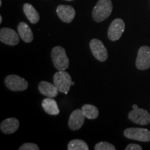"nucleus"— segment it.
I'll use <instances>...</instances> for the list:
<instances>
[{
	"label": "nucleus",
	"instance_id": "25",
	"mask_svg": "<svg viewBox=\"0 0 150 150\" xmlns=\"http://www.w3.org/2000/svg\"><path fill=\"white\" fill-rule=\"evenodd\" d=\"M1 4H2V3H1V1L0 0V6H1Z\"/></svg>",
	"mask_w": 150,
	"mask_h": 150
},
{
	"label": "nucleus",
	"instance_id": "19",
	"mask_svg": "<svg viewBox=\"0 0 150 150\" xmlns=\"http://www.w3.org/2000/svg\"><path fill=\"white\" fill-rule=\"evenodd\" d=\"M68 150H88L89 147L87 143L80 139H74L70 141L67 145Z\"/></svg>",
	"mask_w": 150,
	"mask_h": 150
},
{
	"label": "nucleus",
	"instance_id": "8",
	"mask_svg": "<svg viewBox=\"0 0 150 150\" xmlns=\"http://www.w3.org/2000/svg\"><path fill=\"white\" fill-rule=\"evenodd\" d=\"M136 67L138 70H145L150 67V47L142 46L139 49L136 61Z\"/></svg>",
	"mask_w": 150,
	"mask_h": 150
},
{
	"label": "nucleus",
	"instance_id": "13",
	"mask_svg": "<svg viewBox=\"0 0 150 150\" xmlns=\"http://www.w3.org/2000/svg\"><path fill=\"white\" fill-rule=\"evenodd\" d=\"M20 127L18 120L15 117L7 118L1 122L0 125L1 132L5 134H11L16 132Z\"/></svg>",
	"mask_w": 150,
	"mask_h": 150
},
{
	"label": "nucleus",
	"instance_id": "14",
	"mask_svg": "<svg viewBox=\"0 0 150 150\" xmlns=\"http://www.w3.org/2000/svg\"><path fill=\"white\" fill-rule=\"evenodd\" d=\"M38 90L42 95L47 97H55L57 96L58 93L59 92L54 84L47 81H42L39 83Z\"/></svg>",
	"mask_w": 150,
	"mask_h": 150
},
{
	"label": "nucleus",
	"instance_id": "17",
	"mask_svg": "<svg viewBox=\"0 0 150 150\" xmlns=\"http://www.w3.org/2000/svg\"><path fill=\"white\" fill-rule=\"evenodd\" d=\"M23 11L25 16L31 24H36L40 20V16L35 8L30 4H25L23 6Z\"/></svg>",
	"mask_w": 150,
	"mask_h": 150
},
{
	"label": "nucleus",
	"instance_id": "23",
	"mask_svg": "<svg viewBox=\"0 0 150 150\" xmlns=\"http://www.w3.org/2000/svg\"><path fill=\"white\" fill-rule=\"evenodd\" d=\"M133 108H134V109H137V108H138V106H137L136 104H134L133 105Z\"/></svg>",
	"mask_w": 150,
	"mask_h": 150
},
{
	"label": "nucleus",
	"instance_id": "2",
	"mask_svg": "<svg viewBox=\"0 0 150 150\" xmlns=\"http://www.w3.org/2000/svg\"><path fill=\"white\" fill-rule=\"evenodd\" d=\"M52 60L54 67L58 70H65L69 67V59L65 49L61 46H56L53 48L51 54Z\"/></svg>",
	"mask_w": 150,
	"mask_h": 150
},
{
	"label": "nucleus",
	"instance_id": "20",
	"mask_svg": "<svg viewBox=\"0 0 150 150\" xmlns=\"http://www.w3.org/2000/svg\"><path fill=\"white\" fill-rule=\"evenodd\" d=\"M95 150H115V146L108 142H99L95 146Z\"/></svg>",
	"mask_w": 150,
	"mask_h": 150
},
{
	"label": "nucleus",
	"instance_id": "26",
	"mask_svg": "<svg viewBox=\"0 0 150 150\" xmlns=\"http://www.w3.org/2000/svg\"><path fill=\"white\" fill-rule=\"evenodd\" d=\"M74 84H75V83H74V82H72V85H74Z\"/></svg>",
	"mask_w": 150,
	"mask_h": 150
},
{
	"label": "nucleus",
	"instance_id": "12",
	"mask_svg": "<svg viewBox=\"0 0 150 150\" xmlns=\"http://www.w3.org/2000/svg\"><path fill=\"white\" fill-rule=\"evenodd\" d=\"M56 13L59 18L65 23H70L76 15L74 8L69 5H59L56 8Z\"/></svg>",
	"mask_w": 150,
	"mask_h": 150
},
{
	"label": "nucleus",
	"instance_id": "6",
	"mask_svg": "<svg viewBox=\"0 0 150 150\" xmlns=\"http://www.w3.org/2000/svg\"><path fill=\"white\" fill-rule=\"evenodd\" d=\"M90 48L92 54L98 61L104 62L108 59V51L104 45L98 39H93L90 42Z\"/></svg>",
	"mask_w": 150,
	"mask_h": 150
},
{
	"label": "nucleus",
	"instance_id": "22",
	"mask_svg": "<svg viewBox=\"0 0 150 150\" xmlns=\"http://www.w3.org/2000/svg\"><path fill=\"white\" fill-rule=\"evenodd\" d=\"M126 150H142V147L138 144H129L126 147Z\"/></svg>",
	"mask_w": 150,
	"mask_h": 150
},
{
	"label": "nucleus",
	"instance_id": "5",
	"mask_svg": "<svg viewBox=\"0 0 150 150\" xmlns=\"http://www.w3.org/2000/svg\"><path fill=\"white\" fill-rule=\"evenodd\" d=\"M124 135L129 139L141 142L150 141V131L142 128H128L124 131Z\"/></svg>",
	"mask_w": 150,
	"mask_h": 150
},
{
	"label": "nucleus",
	"instance_id": "11",
	"mask_svg": "<svg viewBox=\"0 0 150 150\" xmlns=\"http://www.w3.org/2000/svg\"><path fill=\"white\" fill-rule=\"evenodd\" d=\"M85 115L81 109L74 110L70 116L68 126L72 131H77L81 128L85 121Z\"/></svg>",
	"mask_w": 150,
	"mask_h": 150
},
{
	"label": "nucleus",
	"instance_id": "16",
	"mask_svg": "<svg viewBox=\"0 0 150 150\" xmlns=\"http://www.w3.org/2000/svg\"><path fill=\"white\" fill-rule=\"evenodd\" d=\"M42 106L47 113L51 115H59L60 110L57 103L52 97H47L43 99Z\"/></svg>",
	"mask_w": 150,
	"mask_h": 150
},
{
	"label": "nucleus",
	"instance_id": "21",
	"mask_svg": "<svg viewBox=\"0 0 150 150\" xmlns=\"http://www.w3.org/2000/svg\"><path fill=\"white\" fill-rule=\"evenodd\" d=\"M39 148L36 144L32 143V142H27L19 147V150H38Z\"/></svg>",
	"mask_w": 150,
	"mask_h": 150
},
{
	"label": "nucleus",
	"instance_id": "15",
	"mask_svg": "<svg viewBox=\"0 0 150 150\" xmlns=\"http://www.w3.org/2000/svg\"><path fill=\"white\" fill-rule=\"evenodd\" d=\"M18 31L20 37L24 42L27 43L32 42L33 40V31L27 23L24 22H20L18 26Z\"/></svg>",
	"mask_w": 150,
	"mask_h": 150
},
{
	"label": "nucleus",
	"instance_id": "18",
	"mask_svg": "<svg viewBox=\"0 0 150 150\" xmlns=\"http://www.w3.org/2000/svg\"><path fill=\"white\" fill-rule=\"evenodd\" d=\"M83 115L88 119L95 120L99 116V110L96 106L92 104H85L81 108Z\"/></svg>",
	"mask_w": 150,
	"mask_h": 150
},
{
	"label": "nucleus",
	"instance_id": "24",
	"mask_svg": "<svg viewBox=\"0 0 150 150\" xmlns=\"http://www.w3.org/2000/svg\"><path fill=\"white\" fill-rule=\"evenodd\" d=\"M1 22H2V17L0 16V23H1Z\"/></svg>",
	"mask_w": 150,
	"mask_h": 150
},
{
	"label": "nucleus",
	"instance_id": "3",
	"mask_svg": "<svg viewBox=\"0 0 150 150\" xmlns=\"http://www.w3.org/2000/svg\"><path fill=\"white\" fill-rule=\"evenodd\" d=\"M54 84L59 92L67 94L72 86V78L68 72L65 70H59L54 75Z\"/></svg>",
	"mask_w": 150,
	"mask_h": 150
},
{
	"label": "nucleus",
	"instance_id": "4",
	"mask_svg": "<svg viewBox=\"0 0 150 150\" xmlns=\"http://www.w3.org/2000/svg\"><path fill=\"white\" fill-rule=\"evenodd\" d=\"M4 83L6 88L11 91H23L27 89L29 83L24 79L16 74H11L5 78Z\"/></svg>",
	"mask_w": 150,
	"mask_h": 150
},
{
	"label": "nucleus",
	"instance_id": "9",
	"mask_svg": "<svg viewBox=\"0 0 150 150\" xmlns=\"http://www.w3.org/2000/svg\"><path fill=\"white\" fill-rule=\"evenodd\" d=\"M129 119L133 122L140 125H147L150 123V115L143 108H137L129 112Z\"/></svg>",
	"mask_w": 150,
	"mask_h": 150
},
{
	"label": "nucleus",
	"instance_id": "7",
	"mask_svg": "<svg viewBox=\"0 0 150 150\" xmlns=\"http://www.w3.org/2000/svg\"><path fill=\"white\" fill-rule=\"evenodd\" d=\"M125 29V24L122 19H115L110 24L108 29V37L111 41H116L120 38Z\"/></svg>",
	"mask_w": 150,
	"mask_h": 150
},
{
	"label": "nucleus",
	"instance_id": "10",
	"mask_svg": "<svg viewBox=\"0 0 150 150\" xmlns=\"http://www.w3.org/2000/svg\"><path fill=\"white\" fill-rule=\"evenodd\" d=\"M0 40L10 46H15L18 45L20 41L19 35L13 29L10 28H2L0 30Z\"/></svg>",
	"mask_w": 150,
	"mask_h": 150
},
{
	"label": "nucleus",
	"instance_id": "27",
	"mask_svg": "<svg viewBox=\"0 0 150 150\" xmlns=\"http://www.w3.org/2000/svg\"><path fill=\"white\" fill-rule=\"evenodd\" d=\"M66 1H73V0H66Z\"/></svg>",
	"mask_w": 150,
	"mask_h": 150
},
{
	"label": "nucleus",
	"instance_id": "1",
	"mask_svg": "<svg viewBox=\"0 0 150 150\" xmlns=\"http://www.w3.org/2000/svg\"><path fill=\"white\" fill-rule=\"evenodd\" d=\"M112 4L110 0H99L93 10V20L101 22L107 19L111 14Z\"/></svg>",
	"mask_w": 150,
	"mask_h": 150
}]
</instances>
